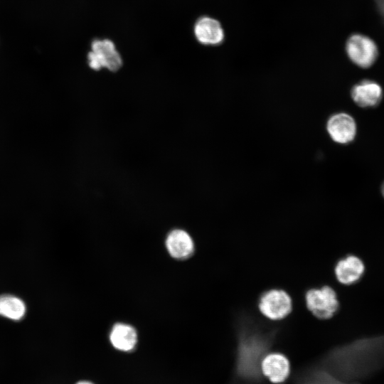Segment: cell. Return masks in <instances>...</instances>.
Listing matches in <instances>:
<instances>
[{"label": "cell", "instance_id": "14", "mask_svg": "<svg viewBox=\"0 0 384 384\" xmlns=\"http://www.w3.org/2000/svg\"><path fill=\"white\" fill-rule=\"evenodd\" d=\"M296 384H361L343 380L320 366L309 368L295 379Z\"/></svg>", "mask_w": 384, "mask_h": 384}, {"label": "cell", "instance_id": "5", "mask_svg": "<svg viewBox=\"0 0 384 384\" xmlns=\"http://www.w3.org/2000/svg\"><path fill=\"white\" fill-rule=\"evenodd\" d=\"M87 63L90 68L95 70L106 68L116 72L122 67V59L111 40L97 38L91 43Z\"/></svg>", "mask_w": 384, "mask_h": 384}, {"label": "cell", "instance_id": "8", "mask_svg": "<svg viewBox=\"0 0 384 384\" xmlns=\"http://www.w3.org/2000/svg\"><path fill=\"white\" fill-rule=\"evenodd\" d=\"M326 130L333 141L345 144L354 139L356 124L350 114L343 112L336 113L328 119Z\"/></svg>", "mask_w": 384, "mask_h": 384}, {"label": "cell", "instance_id": "3", "mask_svg": "<svg viewBox=\"0 0 384 384\" xmlns=\"http://www.w3.org/2000/svg\"><path fill=\"white\" fill-rule=\"evenodd\" d=\"M304 300L308 310L315 317L322 320L332 318L340 306L336 292L328 285L306 290Z\"/></svg>", "mask_w": 384, "mask_h": 384}, {"label": "cell", "instance_id": "2", "mask_svg": "<svg viewBox=\"0 0 384 384\" xmlns=\"http://www.w3.org/2000/svg\"><path fill=\"white\" fill-rule=\"evenodd\" d=\"M277 330L262 325L251 316H241L237 323V345L234 380L237 384H260V363L269 352Z\"/></svg>", "mask_w": 384, "mask_h": 384}, {"label": "cell", "instance_id": "12", "mask_svg": "<svg viewBox=\"0 0 384 384\" xmlns=\"http://www.w3.org/2000/svg\"><path fill=\"white\" fill-rule=\"evenodd\" d=\"M166 246L173 257L184 259L191 256L194 251V243L190 235L180 229L172 230L167 236Z\"/></svg>", "mask_w": 384, "mask_h": 384}, {"label": "cell", "instance_id": "1", "mask_svg": "<svg viewBox=\"0 0 384 384\" xmlns=\"http://www.w3.org/2000/svg\"><path fill=\"white\" fill-rule=\"evenodd\" d=\"M319 366L343 380L361 383L384 369V334L334 347L323 356Z\"/></svg>", "mask_w": 384, "mask_h": 384}, {"label": "cell", "instance_id": "10", "mask_svg": "<svg viewBox=\"0 0 384 384\" xmlns=\"http://www.w3.org/2000/svg\"><path fill=\"white\" fill-rule=\"evenodd\" d=\"M193 32L197 41L206 46L220 44L224 31L218 21L209 16H202L195 23Z\"/></svg>", "mask_w": 384, "mask_h": 384}, {"label": "cell", "instance_id": "16", "mask_svg": "<svg viewBox=\"0 0 384 384\" xmlns=\"http://www.w3.org/2000/svg\"><path fill=\"white\" fill-rule=\"evenodd\" d=\"M377 7L384 18V0H375Z\"/></svg>", "mask_w": 384, "mask_h": 384}, {"label": "cell", "instance_id": "9", "mask_svg": "<svg viewBox=\"0 0 384 384\" xmlns=\"http://www.w3.org/2000/svg\"><path fill=\"white\" fill-rule=\"evenodd\" d=\"M365 272V265L357 256L349 255L340 259L334 267L336 279L342 284L351 285L358 282Z\"/></svg>", "mask_w": 384, "mask_h": 384}, {"label": "cell", "instance_id": "17", "mask_svg": "<svg viewBox=\"0 0 384 384\" xmlns=\"http://www.w3.org/2000/svg\"><path fill=\"white\" fill-rule=\"evenodd\" d=\"M74 384H93V383L87 380H80V381L75 382Z\"/></svg>", "mask_w": 384, "mask_h": 384}, {"label": "cell", "instance_id": "7", "mask_svg": "<svg viewBox=\"0 0 384 384\" xmlns=\"http://www.w3.org/2000/svg\"><path fill=\"white\" fill-rule=\"evenodd\" d=\"M260 371L272 383L282 384L290 374L289 360L282 353L269 351L261 361Z\"/></svg>", "mask_w": 384, "mask_h": 384}, {"label": "cell", "instance_id": "15", "mask_svg": "<svg viewBox=\"0 0 384 384\" xmlns=\"http://www.w3.org/2000/svg\"><path fill=\"white\" fill-rule=\"evenodd\" d=\"M26 312V306L19 297L11 294L0 296V316L9 320H21Z\"/></svg>", "mask_w": 384, "mask_h": 384}, {"label": "cell", "instance_id": "4", "mask_svg": "<svg viewBox=\"0 0 384 384\" xmlns=\"http://www.w3.org/2000/svg\"><path fill=\"white\" fill-rule=\"evenodd\" d=\"M260 312L271 321L285 319L292 310L290 295L282 289H270L263 292L257 302Z\"/></svg>", "mask_w": 384, "mask_h": 384}, {"label": "cell", "instance_id": "18", "mask_svg": "<svg viewBox=\"0 0 384 384\" xmlns=\"http://www.w3.org/2000/svg\"><path fill=\"white\" fill-rule=\"evenodd\" d=\"M381 193H382L383 196L384 197V183H383L381 186Z\"/></svg>", "mask_w": 384, "mask_h": 384}, {"label": "cell", "instance_id": "11", "mask_svg": "<svg viewBox=\"0 0 384 384\" xmlns=\"http://www.w3.org/2000/svg\"><path fill=\"white\" fill-rule=\"evenodd\" d=\"M351 95L354 102L358 106L373 107L380 102L383 90L380 85L375 81L366 80L352 87Z\"/></svg>", "mask_w": 384, "mask_h": 384}, {"label": "cell", "instance_id": "13", "mask_svg": "<svg viewBox=\"0 0 384 384\" xmlns=\"http://www.w3.org/2000/svg\"><path fill=\"white\" fill-rule=\"evenodd\" d=\"M110 340L116 349L129 352L133 350L137 342V334L134 327L126 324H116L110 334Z\"/></svg>", "mask_w": 384, "mask_h": 384}, {"label": "cell", "instance_id": "6", "mask_svg": "<svg viewBox=\"0 0 384 384\" xmlns=\"http://www.w3.org/2000/svg\"><path fill=\"white\" fill-rule=\"evenodd\" d=\"M346 52L351 60L358 66L370 67L378 57L376 44L370 38L361 35H352L346 43Z\"/></svg>", "mask_w": 384, "mask_h": 384}]
</instances>
